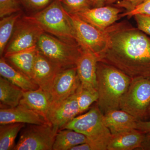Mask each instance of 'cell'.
<instances>
[{"label": "cell", "instance_id": "cell-16", "mask_svg": "<svg viewBox=\"0 0 150 150\" xmlns=\"http://www.w3.org/2000/svg\"><path fill=\"white\" fill-rule=\"evenodd\" d=\"M19 104L37 112L48 121L52 103L49 94L42 89L24 91Z\"/></svg>", "mask_w": 150, "mask_h": 150}, {"label": "cell", "instance_id": "cell-14", "mask_svg": "<svg viewBox=\"0 0 150 150\" xmlns=\"http://www.w3.org/2000/svg\"><path fill=\"white\" fill-rule=\"evenodd\" d=\"M12 123L28 124L50 123L40 114L22 105L19 104L14 107L1 108L0 124Z\"/></svg>", "mask_w": 150, "mask_h": 150}, {"label": "cell", "instance_id": "cell-31", "mask_svg": "<svg viewBox=\"0 0 150 150\" xmlns=\"http://www.w3.org/2000/svg\"><path fill=\"white\" fill-rule=\"evenodd\" d=\"M145 0H121L116 2L115 6L126 9V11L133 10Z\"/></svg>", "mask_w": 150, "mask_h": 150}, {"label": "cell", "instance_id": "cell-9", "mask_svg": "<svg viewBox=\"0 0 150 150\" xmlns=\"http://www.w3.org/2000/svg\"><path fill=\"white\" fill-rule=\"evenodd\" d=\"M69 14L80 45L83 49L93 53L98 59L107 47L108 35L106 29H98L76 14Z\"/></svg>", "mask_w": 150, "mask_h": 150}, {"label": "cell", "instance_id": "cell-5", "mask_svg": "<svg viewBox=\"0 0 150 150\" xmlns=\"http://www.w3.org/2000/svg\"><path fill=\"white\" fill-rule=\"evenodd\" d=\"M37 48L40 54L62 70L76 67L83 49L79 44L67 43L45 32Z\"/></svg>", "mask_w": 150, "mask_h": 150}, {"label": "cell", "instance_id": "cell-26", "mask_svg": "<svg viewBox=\"0 0 150 150\" xmlns=\"http://www.w3.org/2000/svg\"><path fill=\"white\" fill-rule=\"evenodd\" d=\"M69 13L76 14L91 8L89 0H60Z\"/></svg>", "mask_w": 150, "mask_h": 150}, {"label": "cell", "instance_id": "cell-4", "mask_svg": "<svg viewBox=\"0 0 150 150\" xmlns=\"http://www.w3.org/2000/svg\"><path fill=\"white\" fill-rule=\"evenodd\" d=\"M32 16L45 33L67 43L79 44L69 14L60 0H54Z\"/></svg>", "mask_w": 150, "mask_h": 150}, {"label": "cell", "instance_id": "cell-27", "mask_svg": "<svg viewBox=\"0 0 150 150\" xmlns=\"http://www.w3.org/2000/svg\"><path fill=\"white\" fill-rule=\"evenodd\" d=\"M54 0H19L21 7L34 14L48 6Z\"/></svg>", "mask_w": 150, "mask_h": 150}, {"label": "cell", "instance_id": "cell-20", "mask_svg": "<svg viewBox=\"0 0 150 150\" xmlns=\"http://www.w3.org/2000/svg\"><path fill=\"white\" fill-rule=\"evenodd\" d=\"M0 74L1 76L6 79L24 91L33 90L39 88L32 79L10 64L3 56L0 59Z\"/></svg>", "mask_w": 150, "mask_h": 150}, {"label": "cell", "instance_id": "cell-35", "mask_svg": "<svg viewBox=\"0 0 150 150\" xmlns=\"http://www.w3.org/2000/svg\"><path fill=\"white\" fill-rule=\"evenodd\" d=\"M70 150H91L90 146L88 143H83L73 147Z\"/></svg>", "mask_w": 150, "mask_h": 150}, {"label": "cell", "instance_id": "cell-13", "mask_svg": "<svg viewBox=\"0 0 150 150\" xmlns=\"http://www.w3.org/2000/svg\"><path fill=\"white\" fill-rule=\"evenodd\" d=\"M79 115L76 91L65 100L51 107L48 121L59 130Z\"/></svg>", "mask_w": 150, "mask_h": 150}, {"label": "cell", "instance_id": "cell-32", "mask_svg": "<svg viewBox=\"0 0 150 150\" xmlns=\"http://www.w3.org/2000/svg\"><path fill=\"white\" fill-rule=\"evenodd\" d=\"M137 129L145 134L150 133V120L146 121H138Z\"/></svg>", "mask_w": 150, "mask_h": 150}, {"label": "cell", "instance_id": "cell-36", "mask_svg": "<svg viewBox=\"0 0 150 150\" xmlns=\"http://www.w3.org/2000/svg\"><path fill=\"white\" fill-rule=\"evenodd\" d=\"M116 0H107L106 4H111L112 3L116 2Z\"/></svg>", "mask_w": 150, "mask_h": 150}, {"label": "cell", "instance_id": "cell-1", "mask_svg": "<svg viewBox=\"0 0 150 150\" xmlns=\"http://www.w3.org/2000/svg\"><path fill=\"white\" fill-rule=\"evenodd\" d=\"M107 47L98 62L115 67L132 79H150V38L125 22L106 29Z\"/></svg>", "mask_w": 150, "mask_h": 150}, {"label": "cell", "instance_id": "cell-25", "mask_svg": "<svg viewBox=\"0 0 150 150\" xmlns=\"http://www.w3.org/2000/svg\"><path fill=\"white\" fill-rule=\"evenodd\" d=\"M76 94L80 115L86 111L93 103L97 102L98 98L97 90L84 87L81 84Z\"/></svg>", "mask_w": 150, "mask_h": 150}, {"label": "cell", "instance_id": "cell-10", "mask_svg": "<svg viewBox=\"0 0 150 150\" xmlns=\"http://www.w3.org/2000/svg\"><path fill=\"white\" fill-rule=\"evenodd\" d=\"M80 84L76 67L62 70L57 75L48 92L52 107L74 93Z\"/></svg>", "mask_w": 150, "mask_h": 150}, {"label": "cell", "instance_id": "cell-24", "mask_svg": "<svg viewBox=\"0 0 150 150\" xmlns=\"http://www.w3.org/2000/svg\"><path fill=\"white\" fill-rule=\"evenodd\" d=\"M22 15V11H21L1 18L0 21V55L1 57H2L4 55L6 46L11 37L17 21Z\"/></svg>", "mask_w": 150, "mask_h": 150}, {"label": "cell", "instance_id": "cell-7", "mask_svg": "<svg viewBox=\"0 0 150 150\" xmlns=\"http://www.w3.org/2000/svg\"><path fill=\"white\" fill-rule=\"evenodd\" d=\"M150 106V79H132L120 104V109L131 114L139 121L147 118Z\"/></svg>", "mask_w": 150, "mask_h": 150}, {"label": "cell", "instance_id": "cell-17", "mask_svg": "<svg viewBox=\"0 0 150 150\" xmlns=\"http://www.w3.org/2000/svg\"><path fill=\"white\" fill-rule=\"evenodd\" d=\"M103 120L112 135L137 129L139 121L131 114L120 109L110 110L105 113Z\"/></svg>", "mask_w": 150, "mask_h": 150}, {"label": "cell", "instance_id": "cell-28", "mask_svg": "<svg viewBox=\"0 0 150 150\" xmlns=\"http://www.w3.org/2000/svg\"><path fill=\"white\" fill-rule=\"evenodd\" d=\"M21 8L19 0H0V17L21 11Z\"/></svg>", "mask_w": 150, "mask_h": 150}, {"label": "cell", "instance_id": "cell-30", "mask_svg": "<svg viewBox=\"0 0 150 150\" xmlns=\"http://www.w3.org/2000/svg\"><path fill=\"white\" fill-rule=\"evenodd\" d=\"M138 14L150 15V0H145L144 2L137 6L133 10L126 11L120 14V18L124 16L131 17Z\"/></svg>", "mask_w": 150, "mask_h": 150}, {"label": "cell", "instance_id": "cell-23", "mask_svg": "<svg viewBox=\"0 0 150 150\" xmlns=\"http://www.w3.org/2000/svg\"><path fill=\"white\" fill-rule=\"evenodd\" d=\"M25 126L22 123H7L0 125V150H13L19 132Z\"/></svg>", "mask_w": 150, "mask_h": 150}, {"label": "cell", "instance_id": "cell-33", "mask_svg": "<svg viewBox=\"0 0 150 150\" xmlns=\"http://www.w3.org/2000/svg\"><path fill=\"white\" fill-rule=\"evenodd\" d=\"M141 150H150V133L146 134Z\"/></svg>", "mask_w": 150, "mask_h": 150}, {"label": "cell", "instance_id": "cell-11", "mask_svg": "<svg viewBox=\"0 0 150 150\" xmlns=\"http://www.w3.org/2000/svg\"><path fill=\"white\" fill-rule=\"evenodd\" d=\"M121 11V9L117 7L103 6L90 8L76 14L96 28L105 30L120 18Z\"/></svg>", "mask_w": 150, "mask_h": 150}, {"label": "cell", "instance_id": "cell-2", "mask_svg": "<svg viewBox=\"0 0 150 150\" xmlns=\"http://www.w3.org/2000/svg\"><path fill=\"white\" fill-rule=\"evenodd\" d=\"M132 79L112 65L101 62L97 64L98 98L97 105L103 114L120 109V102Z\"/></svg>", "mask_w": 150, "mask_h": 150}, {"label": "cell", "instance_id": "cell-38", "mask_svg": "<svg viewBox=\"0 0 150 150\" xmlns=\"http://www.w3.org/2000/svg\"><path fill=\"white\" fill-rule=\"evenodd\" d=\"M121 1V0H116V2H117L118 1Z\"/></svg>", "mask_w": 150, "mask_h": 150}, {"label": "cell", "instance_id": "cell-15", "mask_svg": "<svg viewBox=\"0 0 150 150\" xmlns=\"http://www.w3.org/2000/svg\"><path fill=\"white\" fill-rule=\"evenodd\" d=\"M97 58L91 51L83 49L76 64L81 84L84 87L97 90Z\"/></svg>", "mask_w": 150, "mask_h": 150}, {"label": "cell", "instance_id": "cell-6", "mask_svg": "<svg viewBox=\"0 0 150 150\" xmlns=\"http://www.w3.org/2000/svg\"><path fill=\"white\" fill-rule=\"evenodd\" d=\"M44 30L32 16L22 15L17 21L4 56L37 46Z\"/></svg>", "mask_w": 150, "mask_h": 150}, {"label": "cell", "instance_id": "cell-18", "mask_svg": "<svg viewBox=\"0 0 150 150\" xmlns=\"http://www.w3.org/2000/svg\"><path fill=\"white\" fill-rule=\"evenodd\" d=\"M146 134L137 129L112 135L107 150L141 149Z\"/></svg>", "mask_w": 150, "mask_h": 150}, {"label": "cell", "instance_id": "cell-22", "mask_svg": "<svg viewBox=\"0 0 150 150\" xmlns=\"http://www.w3.org/2000/svg\"><path fill=\"white\" fill-rule=\"evenodd\" d=\"M87 142V137L81 133L71 129H59L56 134L53 150H70L75 146Z\"/></svg>", "mask_w": 150, "mask_h": 150}, {"label": "cell", "instance_id": "cell-34", "mask_svg": "<svg viewBox=\"0 0 150 150\" xmlns=\"http://www.w3.org/2000/svg\"><path fill=\"white\" fill-rule=\"evenodd\" d=\"M91 8L100 7L104 6L107 0H89Z\"/></svg>", "mask_w": 150, "mask_h": 150}, {"label": "cell", "instance_id": "cell-8", "mask_svg": "<svg viewBox=\"0 0 150 150\" xmlns=\"http://www.w3.org/2000/svg\"><path fill=\"white\" fill-rule=\"evenodd\" d=\"M58 130L50 123L28 124L22 129L13 150H53Z\"/></svg>", "mask_w": 150, "mask_h": 150}, {"label": "cell", "instance_id": "cell-12", "mask_svg": "<svg viewBox=\"0 0 150 150\" xmlns=\"http://www.w3.org/2000/svg\"><path fill=\"white\" fill-rule=\"evenodd\" d=\"M62 70L38 51L33 66L32 79L40 88L48 93L56 76Z\"/></svg>", "mask_w": 150, "mask_h": 150}, {"label": "cell", "instance_id": "cell-37", "mask_svg": "<svg viewBox=\"0 0 150 150\" xmlns=\"http://www.w3.org/2000/svg\"><path fill=\"white\" fill-rule=\"evenodd\" d=\"M147 117H149H149L150 118V106L148 111Z\"/></svg>", "mask_w": 150, "mask_h": 150}, {"label": "cell", "instance_id": "cell-29", "mask_svg": "<svg viewBox=\"0 0 150 150\" xmlns=\"http://www.w3.org/2000/svg\"><path fill=\"white\" fill-rule=\"evenodd\" d=\"M134 16L138 29L150 36V15L138 14Z\"/></svg>", "mask_w": 150, "mask_h": 150}, {"label": "cell", "instance_id": "cell-21", "mask_svg": "<svg viewBox=\"0 0 150 150\" xmlns=\"http://www.w3.org/2000/svg\"><path fill=\"white\" fill-rule=\"evenodd\" d=\"M24 91L6 79L0 78L1 108L14 107L20 104Z\"/></svg>", "mask_w": 150, "mask_h": 150}, {"label": "cell", "instance_id": "cell-3", "mask_svg": "<svg viewBox=\"0 0 150 150\" xmlns=\"http://www.w3.org/2000/svg\"><path fill=\"white\" fill-rule=\"evenodd\" d=\"M71 129L87 137L91 150H107L112 134L105 124L103 114L97 105L88 112L80 114L62 129Z\"/></svg>", "mask_w": 150, "mask_h": 150}, {"label": "cell", "instance_id": "cell-19", "mask_svg": "<svg viewBox=\"0 0 150 150\" xmlns=\"http://www.w3.org/2000/svg\"><path fill=\"white\" fill-rule=\"evenodd\" d=\"M38 52L36 46L4 57L15 69L32 79L33 70Z\"/></svg>", "mask_w": 150, "mask_h": 150}]
</instances>
